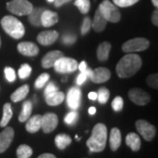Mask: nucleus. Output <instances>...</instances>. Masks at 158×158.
<instances>
[{
  "label": "nucleus",
  "instance_id": "nucleus-1",
  "mask_svg": "<svg viewBox=\"0 0 158 158\" xmlns=\"http://www.w3.org/2000/svg\"><path fill=\"white\" fill-rule=\"evenodd\" d=\"M142 61L138 55L128 53L123 56L116 66V73L120 78H127L135 75L141 69Z\"/></svg>",
  "mask_w": 158,
  "mask_h": 158
},
{
  "label": "nucleus",
  "instance_id": "nucleus-2",
  "mask_svg": "<svg viewBox=\"0 0 158 158\" xmlns=\"http://www.w3.org/2000/svg\"><path fill=\"white\" fill-rule=\"evenodd\" d=\"M107 140V128L102 123L97 124L91 132V135L86 141L90 152H101L105 149Z\"/></svg>",
  "mask_w": 158,
  "mask_h": 158
},
{
  "label": "nucleus",
  "instance_id": "nucleus-3",
  "mask_svg": "<svg viewBox=\"0 0 158 158\" xmlns=\"http://www.w3.org/2000/svg\"><path fill=\"white\" fill-rule=\"evenodd\" d=\"M1 26L6 34L14 39H20L25 34L23 24L14 16H5L1 19Z\"/></svg>",
  "mask_w": 158,
  "mask_h": 158
},
{
  "label": "nucleus",
  "instance_id": "nucleus-4",
  "mask_svg": "<svg viewBox=\"0 0 158 158\" xmlns=\"http://www.w3.org/2000/svg\"><path fill=\"white\" fill-rule=\"evenodd\" d=\"M98 10L100 11L103 17L107 21L112 23H117L120 20V12L118 11V7L110 2L109 0H104L99 5Z\"/></svg>",
  "mask_w": 158,
  "mask_h": 158
},
{
  "label": "nucleus",
  "instance_id": "nucleus-5",
  "mask_svg": "<svg viewBox=\"0 0 158 158\" xmlns=\"http://www.w3.org/2000/svg\"><path fill=\"white\" fill-rule=\"evenodd\" d=\"M8 11L18 16L28 15L33 11L34 6L27 0H11L6 4Z\"/></svg>",
  "mask_w": 158,
  "mask_h": 158
},
{
  "label": "nucleus",
  "instance_id": "nucleus-6",
  "mask_svg": "<svg viewBox=\"0 0 158 158\" xmlns=\"http://www.w3.org/2000/svg\"><path fill=\"white\" fill-rule=\"evenodd\" d=\"M58 73H72L77 69V62L70 57L62 56L57 60L53 66Z\"/></svg>",
  "mask_w": 158,
  "mask_h": 158
},
{
  "label": "nucleus",
  "instance_id": "nucleus-7",
  "mask_svg": "<svg viewBox=\"0 0 158 158\" xmlns=\"http://www.w3.org/2000/svg\"><path fill=\"white\" fill-rule=\"evenodd\" d=\"M149 47V41L145 38H135L129 40L122 45V50L125 53H135L147 49Z\"/></svg>",
  "mask_w": 158,
  "mask_h": 158
},
{
  "label": "nucleus",
  "instance_id": "nucleus-8",
  "mask_svg": "<svg viewBox=\"0 0 158 158\" xmlns=\"http://www.w3.org/2000/svg\"><path fill=\"white\" fill-rule=\"evenodd\" d=\"M85 72L87 75V77H89L95 84H102V83L107 82L111 77L110 70L108 69L103 68V67L97 68L94 70L87 68Z\"/></svg>",
  "mask_w": 158,
  "mask_h": 158
},
{
  "label": "nucleus",
  "instance_id": "nucleus-9",
  "mask_svg": "<svg viewBox=\"0 0 158 158\" xmlns=\"http://www.w3.org/2000/svg\"><path fill=\"white\" fill-rule=\"evenodd\" d=\"M135 126L139 134L146 141H150L154 139V137L156 135V127L153 125L150 124L149 122H148L147 120L139 119L136 121Z\"/></svg>",
  "mask_w": 158,
  "mask_h": 158
},
{
  "label": "nucleus",
  "instance_id": "nucleus-10",
  "mask_svg": "<svg viewBox=\"0 0 158 158\" xmlns=\"http://www.w3.org/2000/svg\"><path fill=\"white\" fill-rule=\"evenodd\" d=\"M130 100L138 106H145L150 101V97L145 90L140 88H133L128 92Z\"/></svg>",
  "mask_w": 158,
  "mask_h": 158
},
{
  "label": "nucleus",
  "instance_id": "nucleus-11",
  "mask_svg": "<svg viewBox=\"0 0 158 158\" xmlns=\"http://www.w3.org/2000/svg\"><path fill=\"white\" fill-rule=\"evenodd\" d=\"M58 125V117L53 113H48L41 117V127L43 132L48 134L56 128Z\"/></svg>",
  "mask_w": 158,
  "mask_h": 158
},
{
  "label": "nucleus",
  "instance_id": "nucleus-12",
  "mask_svg": "<svg viewBox=\"0 0 158 158\" xmlns=\"http://www.w3.org/2000/svg\"><path fill=\"white\" fill-rule=\"evenodd\" d=\"M14 138V130L11 127H7L0 133V154L4 153L8 148Z\"/></svg>",
  "mask_w": 158,
  "mask_h": 158
},
{
  "label": "nucleus",
  "instance_id": "nucleus-13",
  "mask_svg": "<svg viewBox=\"0 0 158 158\" xmlns=\"http://www.w3.org/2000/svg\"><path fill=\"white\" fill-rule=\"evenodd\" d=\"M81 102V90L77 87L70 88L67 95V104L72 110H77Z\"/></svg>",
  "mask_w": 158,
  "mask_h": 158
},
{
  "label": "nucleus",
  "instance_id": "nucleus-14",
  "mask_svg": "<svg viewBox=\"0 0 158 158\" xmlns=\"http://www.w3.org/2000/svg\"><path fill=\"white\" fill-rule=\"evenodd\" d=\"M18 51L26 56H35L39 54V48L33 42L24 41L18 45Z\"/></svg>",
  "mask_w": 158,
  "mask_h": 158
},
{
  "label": "nucleus",
  "instance_id": "nucleus-15",
  "mask_svg": "<svg viewBox=\"0 0 158 158\" xmlns=\"http://www.w3.org/2000/svg\"><path fill=\"white\" fill-rule=\"evenodd\" d=\"M59 37V34L56 31H44L38 34L37 41L43 46H49L53 44Z\"/></svg>",
  "mask_w": 158,
  "mask_h": 158
},
{
  "label": "nucleus",
  "instance_id": "nucleus-16",
  "mask_svg": "<svg viewBox=\"0 0 158 158\" xmlns=\"http://www.w3.org/2000/svg\"><path fill=\"white\" fill-rule=\"evenodd\" d=\"M63 56L62 52L59 50H53L46 54L44 57L41 60V65L44 69H49L54 66V64L56 63L57 60L59 58Z\"/></svg>",
  "mask_w": 158,
  "mask_h": 158
},
{
  "label": "nucleus",
  "instance_id": "nucleus-17",
  "mask_svg": "<svg viewBox=\"0 0 158 158\" xmlns=\"http://www.w3.org/2000/svg\"><path fill=\"white\" fill-rule=\"evenodd\" d=\"M58 22V14L56 12L44 10L41 17H40V24L44 27H50L52 26L56 25Z\"/></svg>",
  "mask_w": 158,
  "mask_h": 158
},
{
  "label": "nucleus",
  "instance_id": "nucleus-18",
  "mask_svg": "<svg viewBox=\"0 0 158 158\" xmlns=\"http://www.w3.org/2000/svg\"><path fill=\"white\" fill-rule=\"evenodd\" d=\"M106 24H107V20L103 17V15L100 13V11L98 8L94 15L93 21L91 22V26L94 29V31L97 33H100L102 31H104L106 27Z\"/></svg>",
  "mask_w": 158,
  "mask_h": 158
},
{
  "label": "nucleus",
  "instance_id": "nucleus-19",
  "mask_svg": "<svg viewBox=\"0 0 158 158\" xmlns=\"http://www.w3.org/2000/svg\"><path fill=\"white\" fill-rule=\"evenodd\" d=\"M41 115H34L33 117L29 118L26 125V129L27 132L31 133V134H34L38 132L40 127H41Z\"/></svg>",
  "mask_w": 158,
  "mask_h": 158
},
{
  "label": "nucleus",
  "instance_id": "nucleus-20",
  "mask_svg": "<svg viewBox=\"0 0 158 158\" xmlns=\"http://www.w3.org/2000/svg\"><path fill=\"white\" fill-rule=\"evenodd\" d=\"M121 144V133L118 128L113 127L110 134V148L113 151H116Z\"/></svg>",
  "mask_w": 158,
  "mask_h": 158
},
{
  "label": "nucleus",
  "instance_id": "nucleus-21",
  "mask_svg": "<svg viewBox=\"0 0 158 158\" xmlns=\"http://www.w3.org/2000/svg\"><path fill=\"white\" fill-rule=\"evenodd\" d=\"M111 48H112V46L107 41L102 42L101 44H99V46L98 47V48H97V56H98V59L100 62L107 61Z\"/></svg>",
  "mask_w": 158,
  "mask_h": 158
},
{
  "label": "nucleus",
  "instance_id": "nucleus-22",
  "mask_svg": "<svg viewBox=\"0 0 158 158\" xmlns=\"http://www.w3.org/2000/svg\"><path fill=\"white\" fill-rule=\"evenodd\" d=\"M46 102L48 106H58L60 104H62L64 100V94L62 91L56 90L55 92L49 93L48 95H46Z\"/></svg>",
  "mask_w": 158,
  "mask_h": 158
},
{
  "label": "nucleus",
  "instance_id": "nucleus-23",
  "mask_svg": "<svg viewBox=\"0 0 158 158\" xmlns=\"http://www.w3.org/2000/svg\"><path fill=\"white\" fill-rule=\"evenodd\" d=\"M126 143L133 151H138L141 148V139L135 133H129L127 135Z\"/></svg>",
  "mask_w": 158,
  "mask_h": 158
},
{
  "label": "nucleus",
  "instance_id": "nucleus-24",
  "mask_svg": "<svg viewBox=\"0 0 158 158\" xmlns=\"http://www.w3.org/2000/svg\"><path fill=\"white\" fill-rule=\"evenodd\" d=\"M29 92V85H24L15 90L11 95V99L13 102H19L23 100L27 96Z\"/></svg>",
  "mask_w": 158,
  "mask_h": 158
},
{
  "label": "nucleus",
  "instance_id": "nucleus-25",
  "mask_svg": "<svg viewBox=\"0 0 158 158\" xmlns=\"http://www.w3.org/2000/svg\"><path fill=\"white\" fill-rule=\"evenodd\" d=\"M33 111V104L31 101H26L23 103L22 106V111L19 116V120L20 122H25L27 121L30 116H31V113Z\"/></svg>",
  "mask_w": 158,
  "mask_h": 158
},
{
  "label": "nucleus",
  "instance_id": "nucleus-26",
  "mask_svg": "<svg viewBox=\"0 0 158 158\" xmlns=\"http://www.w3.org/2000/svg\"><path fill=\"white\" fill-rule=\"evenodd\" d=\"M46 10L44 8H35L33 9V11H31L28 14V19L29 22L31 23L33 26H36V27H39L40 26V17H41V14L43 11Z\"/></svg>",
  "mask_w": 158,
  "mask_h": 158
},
{
  "label": "nucleus",
  "instance_id": "nucleus-27",
  "mask_svg": "<svg viewBox=\"0 0 158 158\" xmlns=\"http://www.w3.org/2000/svg\"><path fill=\"white\" fill-rule=\"evenodd\" d=\"M55 142L59 149H65L71 143V138L66 134H60L56 136Z\"/></svg>",
  "mask_w": 158,
  "mask_h": 158
},
{
  "label": "nucleus",
  "instance_id": "nucleus-28",
  "mask_svg": "<svg viewBox=\"0 0 158 158\" xmlns=\"http://www.w3.org/2000/svg\"><path fill=\"white\" fill-rule=\"evenodd\" d=\"M11 117H12V110H11V104L6 103L3 107V117L0 121V127H6L7 124L9 123Z\"/></svg>",
  "mask_w": 158,
  "mask_h": 158
},
{
  "label": "nucleus",
  "instance_id": "nucleus-29",
  "mask_svg": "<svg viewBox=\"0 0 158 158\" xmlns=\"http://www.w3.org/2000/svg\"><path fill=\"white\" fill-rule=\"evenodd\" d=\"M32 155H33V149L28 145L22 144L17 148L18 158H30Z\"/></svg>",
  "mask_w": 158,
  "mask_h": 158
},
{
  "label": "nucleus",
  "instance_id": "nucleus-30",
  "mask_svg": "<svg viewBox=\"0 0 158 158\" xmlns=\"http://www.w3.org/2000/svg\"><path fill=\"white\" fill-rule=\"evenodd\" d=\"M74 5L78 8L80 12L83 13V14H86L88 11H90V0H76Z\"/></svg>",
  "mask_w": 158,
  "mask_h": 158
},
{
  "label": "nucleus",
  "instance_id": "nucleus-31",
  "mask_svg": "<svg viewBox=\"0 0 158 158\" xmlns=\"http://www.w3.org/2000/svg\"><path fill=\"white\" fill-rule=\"evenodd\" d=\"M49 75L47 73L41 74L40 76L38 77V78L36 79L35 83H34V87L36 89H41L44 85L48 83V81L49 80Z\"/></svg>",
  "mask_w": 158,
  "mask_h": 158
},
{
  "label": "nucleus",
  "instance_id": "nucleus-32",
  "mask_svg": "<svg viewBox=\"0 0 158 158\" xmlns=\"http://www.w3.org/2000/svg\"><path fill=\"white\" fill-rule=\"evenodd\" d=\"M110 97V91L106 88H100L98 90V102L100 104H106L109 99Z\"/></svg>",
  "mask_w": 158,
  "mask_h": 158
},
{
  "label": "nucleus",
  "instance_id": "nucleus-33",
  "mask_svg": "<svg viewBox=\"0 0 158 158\" xmlns=\"http://www.w3.org/2000/svg\"><path fill=\"white\" fill-rule=\"evenodd\" d=\"M32 72V68L28 64H23L22 66L19 69V77L21 79H26L28 77Z\"/></svg>",
  "mask_w": 158,
  "mask_h": 158
},
{
  "label": "nucleus",
  "instance_id": "nucleus-34",
  "mask_svg": "<svg viewBox=\"0 0 158 158\" xmlns=\"http://www.w3.org/2000/svg\"><path fill=\"white\" fill-rule=\"evenodd\" d=\"M78 119V113L75 111H72L69 113L65 118H64V122L67 125H74Z\"/></svg>",
  "mask_w": 158,
  "mask_h": 158
},
{
  "label": "nucleus",
  "instance_id": "nucleus-35",
  "mask_svg": "<svg viewBox=\"0 0 158 158\" xmlns=\"http://www.w3.org/2000/svg\"><path fill=\"white\" fill-rule=\"evenodd\" d=\"M124 106V101L121 97H116L112 102V107L115 112H120L123 109Z\"/></svg>",
  "mask_w": 158,
  "mask_h": 158
},
{
  "label": "nucleus",
  "instance_id": "nucleus-36",
  "mask_svg": "<svg viewBox=\"0 0 158 158\" xmlns=\"http://www.w3.org/2000/svg\"><path fill=\"white\" fill-rule=\"evenodd\" d=\"M139 0H113V4L118 7H128L134 6Z\"/></svg>",
  "mask_w": 158,
  "mask_h": 158
},
{
  "label": "nucleus",
  "instance_id": "nucleus-37",
  "mask_svg": "<svg viewBox=\"0 0 158 158\" xmlns=\"http://www.w3.org/2000/svg\"><path fill=\"white\" fill-rule=\"evenodd\" d=\"M90 27H91V20L89 17H85L83 24H82V27H81V34L85 35L86 34L89 33Z\"/></svg>",
  "mask_w": 158,
  "mask_h": 158
},
{
  "label": "nucleus",
  "instance_id": "nucleus-38",
  "mask_svg": "<svg viewBox=\"0 0 158 158\" xmlns=\"http://www.w3.org/2000/svg\"><path fill=\"white\" fill-rule=\"evenodd\" d=\"M5 75H6V77L7 79L8 82L12 83L15 81L16 79V73H15V70L11 67H6L5 69Z\"/></svg>",
  "mask_w": 158,
  "mask_h": 158
},
{
  "label": "nucleus",
  "instance_id": "nucleus-39",
  "mask_svg": "<svg viewBox=\"0 0 158 158\" xmlns=\"http://www.w3.org/2000/svg\"><path fill=\"white\" fill-rule=\"evenodd\" d=\"M158 76L157 74H152L147 78V84L153 89H157Z\"/></svg>",
  "mask_w": 158,
  "mask_h": 158
},
{
  "label": "nucleus",
  "instance_id": "nucleus-40",
  "mask_svg": "<svg viewBox=\"0 0 158 158\" xmlns=\"http://www.w3.org/2000/svg\"><path fill=\"white\" fill-rule=\"evenodd\" d=\"M76 40H77V38H76V36L74 34H69L64 35L62 41L64 44H66V45H71V44H73V43L76 42Z\"/></svg>",
  "mask_w": 158,
  "mask_h": 158
},
{
  "label": "nucleus",
  "instance_id": "nucleus-41",
  "mask_svg": "<svg viewBox=\"0 0 158 158\" xmlns=\"http://www.w3.org/2000/svg\"><path fill=\"white\" fill-rule=\"evenodd\" d=\"M58 90V87H57L56 85H55L54 83H49L48 86L46 87L45 90H44V95H48V94H49V93H52V92H55V91H56Z\"/></svg>",
  "mask_w": 158,
  "mask_h": 158
},
{
  "label": "nucleus",
  "instance_id": "nucleus-42",
  "mask_svg": "<svg viewBox=\"0 0 158 158\" xmlns=\"http://www.w3.org/2000/svg\"><path fill=\"white\" fill-rule=\"evenodd\" d=\"M87 79V75H86V72L85 71H83L81 73L79 74L78 77H77V84L78 85H82Z\"/></svg>",
  "mask_w": 158,
  "mask_h": 158
},
{
  "label": "nucleus",
  "instance_id": "nucleus-43",
  "mask_svg": "<svg viewBox=\"0 0 158 158\" xmlns=\"http://www.w3.org/2000/svg\"><path fill=\"white\" fill-rule=\"evenodd\" d=\"M158 11L157 10H155L154 12H153L152 14V23L156 26V27H157L158 26Z\"/></svg>",
  "mask_w": 158,
  "mask_h": 158
},
{
  "label": "nucleus",
  "instance_id": "nucleus-44",
  "mask_svg": "<svg viewBox=\"0 0 158 158\" xmlns=\"http://www.w3.org/2000/svg\"><path fill=\"white\" fill-rule=\"evenodd\" d=\"M71 0H55L54 2H55V6L56 7H60V6H62V5H64V4H66V3H69V2H70Z\"/></svg>",
  "mask_w": 158,
  "mask_h": 158
},
{
  "label": "nucleus",
  "instance_id": "nucleus-45",
  "mask_svg": "<svg viewBox=\"0 0 158 158\" xmlns=\"http://www.w3.org/2000/svg\"><path fill=\"white\" fill-rule=\"evenodd\" d=\"M77 68L79 69V70H80L81 72L85 71L86 69H87V63H86V62H85V61H83V62H80V64H79Z\"/></svg>",
  "mask_w": 158,
  "mask_h": 158
},
{
  "label": "nucleus",
  "instance_id": "nucleus-46",
  "mask_svg": "<svg viewBox=\"0 0 158 158\" xmlns=\"http://www.w3.org/2000/svg\"><path fill=\"white\" fill-rule=\"evenodd\" d=\"M88 98H90V100H96V99H98V93L94 92V91H90V93L88 94Z\"/></svg>",
  "mask_w": 158,
  "mask_h": 158
},
{
  "label": "nucleus",
  "instance_id": "nucleus-47",
  "mask_svg": "<svg viewBox=\"0 0 158 158\" xmlns=\"http://www.w3.org/2000/svg\"><path fill=\"white\" fill-rule=\"evenodd\" d=\"M38 158H56L53 154H49V153H45V154H42L38 156Z\"/></svg>",
  "mask_w": 158,
  "mask_h": 158
},
{
  "label": "nucleus",
  "instance_id": "nucleus-48",
  "mask_svg": "<svg viewBox=\"0 0 158 158\" xmlns=\"http://www.w3.org/2000/svg\"><path fill=\"white\" fill-rule=\"evenodd\" d=\"M89 113H90V115H94L96 113V107L91 106V107L89 108Z\"/></svg>",
  "mask_w": 158,
  "mask_h": 158
},
{
  "label": "nucleus",
  "instance_id": "nucleus-49",
  "mask_svg": "<svg viewBox=\"0 0 158 158\" xmlns=\"http://www.w3.org/2000/svg\"><path fill=\"white\" fill-rule=\"evenodd\" d=\"M151 1H152L153 6H155V7H157V6H158V0H151Z\"/></svg>",
  "mask_w": 158,
  "mask_h": 158
},
{
  "label": "nucleus",
  "instance_id": "nucleus-50",
  "mask_svg": "<svg viewBox=\"0 0 158 158\" xmlns=\"http://www.w3.org/2000/svg\"><path fill=\"white\" fill-rule=\"evenodd\" d=\"M48 2H54L55 0H48Z\"/></svg>",
  "mask_w": 158,
  "mask_h": 158
},
{
  "label": "nucleus",
  "instance_id": "nucleus-51",
  "mask_svg": "<svg viewBox=\"0 0 158 158\" xmlns=\"http://www.w3.org/2000/svg\"><path fill=\"white\" fill-rule=\"evenodd\" d=\"M0 47H1V38H0Z\"/></svg>",
  "mask_w": 158,
  "mask_h": 158
}]
</instances>
